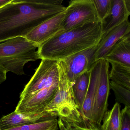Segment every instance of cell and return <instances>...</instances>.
<instances>
[{
    "label": "cell",
    "instance_id": "cell-5",
    "mask_svg": "<svg viewBox=\"0 0 130 130\" xmlns=\"http://www.w3.org/2000/svg\"><path fill=\"white\" fill-rule=\"evenodd\" d=\"M41 60L35 74L20 93V100L30 97L42 90L58 83V61Z\"/></svg>",
    "mask_w": 130,
    "mask_h": 130
},
{
    "label": "cell",
    "instance_id": "cell-23",
    "mask_svg": "<svg viewBox=\"0 0 130 130\" xmlns=\"http://www.w3.org/2000/svg\"><path fill=\"white\" fill-rule=\"evenodd\" d=\"M121 113L120 130H130V107L125 106Z\"/></svg>",
    "mask_w": 130,
    "mask_h": 130
},
{
    "label": "cell",
    "instance_id": "cell-13",
    "mask_svg": "<svg viewBox=\"0 0 130 130\" xmlns=\"http://www.w3.org/2000/svg\"><path fill=\"white\" fill-rule=\"evenodd\" d=\"M54 118L46 112L31 115H23L14 111L0 119V130L17 127L39 121Z\"/></svg>",
    "mask_w": 130,
    "mask_h": 130
},
{
    "label": "cell",
    "instance_id": "cell-15",
    "mask_svg": "<svg viewBox=\"0 0 130 130\" xmlns=\"http://www.w3.org/2000/svg\"><path fill=\"white\" fill-rule=\"evenodd\" d=\"M104 59L109 63L116 62L130 67V34L121 39Z\"/></svg>",
    "mask_w": 130,
    "mask_h": 130
},
{
    "label": "cell",
    "instance_id": "cell-19",
    "mask_svg": "<svg viewBox=\"0 0 130 130\" xmlns=\"http://www.w3.org/2000/svg\"><path fill=\"white\" fill-rule=\"evenodd\" d=\"M58 119L56 118H54L4 130H58Z\"/></svg>",
    "mask_w": 130,
    "mask_h": 130
},
{
    "label": "cell",
    "instance_id": "cell-4",
    "mask_svg": "<svg viewBox=\"0 0 130 130\" xmlns=\"http://www.w3.org/2000/svg\"><path fill=\"white\" fill-rule=\"evenodd\" d=\"M59 78L54 99L45 107L44 111L51 117H61L72 122L81 121L80 112L74 101L72 84L68 80L63 62L58 61Z\"/></svg>",
    "mask_w": 130,
    "mask_h": 130
},
{
    "label": "cell",
    "instance_id": "cell-1",
    "mask_svg": "<svg viewBox=\"0 0 130 130\" xmlns=\"http://www.w3.org/2000/svg\"><path fill=\"white\" fill-rule=\"evenodd\" d=\"M62 0H12L0 9V43L25 37L42 23L63 12Z\"/></svg>",
    "mask_w": 130,
    "mask_h": 130
},
{
    "label": "cell",
    "instance_id": "cell-24",
    "mask_svg": "<svg viewBox=\"0 0 130 130\" xmlns=\"http://www.w3.org/2000/svg\"><path fill=\"white\" fill-rule=\"evenodd\" d=\"M77 122L84 130H100L99 127L91 120L82 118L81 121Z\"/></svg>",
    "mask_w": 130,
    "mask_h": 130
},
{
    "label": "cell",
    "instance_id": "cell-6",
    "mask_svg": "<svg viewBox=\"0 0 130 130\" xmlns=\"http://www.w3.org/2000/svg\"><path fill=\"white\" fill-rule=\"evenodd\" d=\"M93 23L100 22L92 0L71 1L67 7L65 16L57 34Z\"/></svg>",
    "mask_w": 130,
    "mask_h": 130
},
{
    "label": "cell",
    "instance_id": "cell-18",
    "mask_svg": "<svg viewBox=\"0 0 130 130\" xmlns=\"http://www.w3.org/2000/svg\"><path fill=\"white\" fill-rule=\"evenodd\" d=\"M119 103H116L112 108L105 113L102 121L103 125L100 130H120L121 113Z\"/></svg>",
    "mask_w": 130,
    "mask_h": 130
},
{
    "label": "cell",
    "instance_id": "cell-22",
    "mask_svg": "<svg viewBox=\"0 0 130 130\" xmlns=\"http://www.w3.org/2000/svg\"><path fill=\"white\" fill-rule=\"evenodd\" d=\"M58 128L60 130H84L77 122H72L61 117L58 119Z\"/></svg>",
    "mask_w": 130,
    "mask_h": 130
},
{
    "label": "cell",
    "instance_id": "cell-25",
    "mask_svg": "<svg viewBox=\"0 0 130 130\" xmlns=\"http://www.w3.org/2000/svg\"><path fill=\"white\" fill-rule=\"evenodd\" d=\"M7 73V72L6 70L0 66V84L6 80Z\"/></svg>",
    "mask_w": 130,
    "mask_h": 130
},
{
    "label": "cell",
    "instance_id": "cell-21",
    "mask_svg": "<svg viewBox=\"0 0 130 130\" xmlns=\"http://www.w3.org/2000/svg\"><path fill=\"white\" fill-rule=\"evenodd\" d=\"M92 1L101 23L109 13L111 0H92Z\"/></svg>",
    "mask_w": 130,
    "mask_h": 130
},
{
    "label": "cell",
    "instance_id": "cell-8",
    "mask_svg": "<svg viewBox=\"0 0 130 130\" xmlns=\"http://www.w3.org/2000/svg\"><path fill=\"white\" fill-rule=\"evenodd\" d=\"M96 46L61 60L63 63L68 78L72 86L77 77L91 70L95 63L94 56Z\"/></svg>",
    "mask_w": 130,
    "mask_h": 130
},
{
    "label": "cell",
    "instance_id": "cell-17",
    "mask_svg": "<svg viewBox=\"0 0 130 130\" xmlns=\"http://www.w3.org/2000/svg\"><path fill=\"white\" fill-rule=\"evenodd\" d=\"M111 69L109 73V80L130 89V67L116 62H109Z\"/></svg>",
    "mask_w": 130,
    "mask_h": 130
},
{
    "label": "cell",
    "instance_id": "cell-9",
    "mask_svg": "<svg viewBox=\"0 0 130 130\" xmlns=\"http://www.w3.org/2000/svg\"><path fill=\"white\" fill-rule=\"evenodd\" d=\"M58 84L40 90L33 95L20 100L15 110L23 115H31L44 111L45 107L54 99Z\"/></svg>",
    "mask_w": 130,
    "mask_h": 130
},
{
    "label": "cell",
    "instance_id": "cell-16",
    "mask_svg": "<svg viewBox=\"0 0 130 130\" xmlns=\"http://www.w3.org/2000/svg\"><path fill=\"white\" fill-rule=\"evenodd\" d=\"M90 74V70L81 74L76 79L72 86L74 101L80 112L88 90Z\"/></svg>",
    "mask_w": 130,
    "mask_h": 130
},
{
    "label": "cell",
    "instance_id": "cell-10",
    "mask_svg": "<svg viewBox=\"0 0 130 130\" xmlns=\"http://www.w3.org/2000/svg\"><path fill=\"white\" fill-rule=\"evenodd\" d=\"M130 34V23L128 20L103 34L96 46L95 62L104 59L111 49L122 39Z\"/></svg>",
    "mask_w": 130,
    "mask_h": 130
},
{
    "label": "cell",
    "instance_id": "cell-7",
    "mask_svg": "<svg viewBox=\"0 0 130 130\" xmlns=\"http://www.w3.org/2000/svg\"><path fill=\"white\" fill-rule=\"evenodd\" d=\"M100 61L98 86L91 120L99 127L101 125L105 113L107 111L108 98L110 89L109 77V63L105 59H100Z\"/></svg>",
    "mask_w": 130,
    "mask_h": 130
},
{
    "label": "cell",
    "instance_id": "cell-26",
    "mask_svg": "<svg viewBox=\"0 0 130 130\" xmlns=\"http://www.w3.org/2000/svg\"><path fill=\"white\" fill-rule=\"evenodd\" d=\"M12 0H0V9L11 2Z\"/></svg>",
    "mask_w": 130,
    "mask_h": 130
},
{
    "label": "cell",
    "instance_id": "cell-3",
    "mask_svg": "<svg viewBox=\"0 0 130 130\" xmlns=\"http://www.w3.org/2000/svg\"><path fill=\"white\" fill-rule=\"evenodd\" d=\"M38 45L25 37H17L0 43V66L7 72L25 74L24 67L29 61L40 59Z\"/></svg>",
    "mask_w": 130,
    "mask_h": 130
},
{
    "label": "cell",
    "instance_id": "cell-11",
    "mask_svg": "<svg viewBox=\"0 0 130 130\" xmlns=\"http://www.w3.org/2000/svg\"><path fill=\"white\" fill-rule=\"evenodd\" d=\"M65 12L66 10L45 21L34 29L25 38L39 47L58 32Z\"/></svg>",
    "mask_w": 130,
    "mask_h": 130
},
{
    "label": "cell",
    "instance_id": "cell-12",
    "mask_svg": "<svg viewBox=\"0 0 130 130\" xmlns=\"http://www.w3.org/2000/svg\"><path fill=\"white\" fill-rule=\"evenodd\" d=\"M130 15V1L111 0L109 13L101 22L103 34L128 20Z\"/></svg>",
    "mask_w": 130,
    "mask_h": 130
},
{
    "label": "cell",
    "instance_id": "cell-14",
    "mask_svg": "<svg viewBox=\"0 0 130 130\" xmlns=\"http://www.w3.org/2000/svg\"><path fill=\"white\" fill-rule=\"evenodd\" d=\"M100 66L99 60L94 63L90 70L89 87L80 111L82 118L91 121L98 86Z\"/></svg>",
    "mask_w": 130,
    "mask_h": 130
},
{
    "label": "cell",
    "instance_id": "cell-2",
    "mask_svg": "<svg viewBox=\"0 0 130 130\" xmlns=\"http://www.w3.org/2000/svg\"><path fill=\"white\" fill-rule=\"evenodd\" d=\"M101 23L80 26L56 34L38 49L40 59L61 60L97 45L102 37Z\"/></svg>",
    "mask_w": 130,
    "mask_h": 130
},
{
    "label": "cell",
    "instance_id": "cell-20",
    "mask_svg": "<svg viewBox=\"0 0 130 130\" xmlns=\"http://www.w3.org/2000/svg\"><path fill=\"white\" fill-rule=\"evenodd\" d=\"M110 88L114 92L116 100L125 106L130 107V89L120 86L115 82L110 81Z\"/></svg>",
    "mask_w": 130,
    "mask_h": 130
}]
</instances>
